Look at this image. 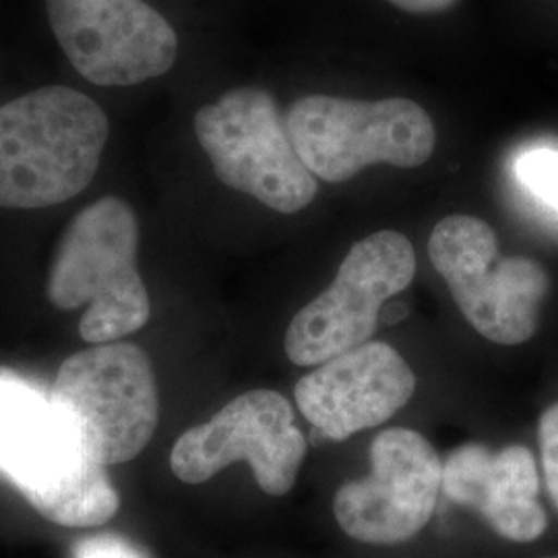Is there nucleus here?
I'll use <instances>...</instances> for the list:
<instances>
[{"mask_svg": "<svg viewBox=\"0 0 558 558\" xmlns=\"http://www.w3.org/2000/svg\"><path fill=\"white\" fill-rule=\"evenodd\" d=\"M0 472L57 525L98 527L119 513V493L106 468L71 437L50 393L2 366Z\"/></svg>", "mask_w": 558, "mask_h": 558, "instance_id": "1", "label": "nucleus"}, {"mask_svg": "<svg viewBox=\"0 0 558 558\" xmlns=\"http://www.w3.org/2000/svg\"><path fill=\"white\" fill-rule=\"evenodd\" d=\"M110 120L89 96L48 85L0 106V207L77 197L100 168Z\"/></svg>", "mask_w": 558, "mask_h": 558, "instance_id": "2", "label": "nucleus"}, {"mask_svg": "<svg viewBox=\"0 0 558 558\" xmlns=\"http://www.w3.org/2000/svg\"><path fill=\"white\" fill-rule=\"evenodd\" d=\"M140 221L119 197L80 211L62 232L48 271L46 294L62 311L87 304L80 320L87 343H110L149 320V294L137 269Z\"/></svg>", "mask_w": 558, "mask_h": 558, "instance_id": "3", "label": "nucleus"}, {"mask_svg": "<svg viewBox=\"0 0 558 558\" xmlns=\"http://www.w3.org/2000/svg\"><path fill=\"white\" fill-rule=\"evenodd\" d=\"M50 401L71 437L104 468L137 458L160 420L151 362L133 343H100L64 360Z\"/></svg>", "mask_w": 558, "mask_h": 558, "instance_id": "4", "label": "nucleus"}, {"mask_svg": "<svg viewBox=\"0 0 558 558\" xmlns=\"http://www.w3.org/2000/svg\"><path fill=\"white\" fill-rule=\"evenodd\" d=\"M428 257L482 338L521 345L538 333L550 276L536 259L502 257L486 221L461 214L442 218L428 240Z\"/></svg>", "mask_w": 558, "mask_h": 558, "instance_id": "5", "label": "nucleus"}, {"mask_svg": "<svg viewBox=\"0 0 558 558\" xmlns=\"http://www.w3.org/2000/svg\"><path fill=\"white\" fill-rule=\"evenodd\" d=\"M286 129L304 166L333 184L354 179L373 163L418 168L437 145L430 114L408 98L306 96L290 106Z\"/></svg>", "mask_w": 558, "mask_h": 558, "instance_id": "6", "label": "nucleus"}, {"mask_svg": "<svg viewBox=\"0 0 558 558\" xmlns=\"http://www.w3.org/2000/svg\"><path fill=\"white\" fill-rule=\"evenodd\" d=\"M195 133L216 177L279 214H299L319 193L300 160L274 96L239 87L195 114Z\"/></svg>", "mask_w": 558, "mask_h": 558, "instance_id": "7", "label": "nucleus"}, {"mask_svg": "<svg viewBox=\"0 0 558 558\" xmlns=\"http://www.w3.org/2000/svg\"><path fill=\"white\" fill-rule=\"evenodd\" d=\"M416 276L412 242L396 230L359 240L339 265L333 283L300 308L283 339L288 359L319 366L371 341L383 304L403 292Z\"/></svg>", "mask_w": 558, "mask_h": 558, "instance_id": "8", "label": "nucleus"}, {"mask_svg": "<svg viewBox=\"0 0 558 558\" xmlns=\"http://www.w3.org/2000/svg\"><path fill=\"white\" fill-rule=\"evenodd\" d=\"M306 439L294 424L290 401L278 391H246L220 412L180 435L170 468L186 484H203L228 465L246 461L260 490L283 497L299 478Z\"/></svg>", "mask_w": 558, "mask_h": 558, "instance_id": "9", "label": "nucleus"}, {"mask_svg": "<svg viewBox=\"0 0 558 558\" xmlns=\"http://www.w3.org/2000/svg\"><path fill=\"white\" fill-rule=\"evenodd\" d=\"M48 21L69 62L101 87H126L166 75L179 36L143 0H46Z\"/></svg>", "mask_w": 558, "mask_h": 558, "instance_id": "10", "label": "nucleus"}, {"mask_svg": "<svg viewBox=\"0 0 558 558\" xmlns=\"http://www.w3.org/2000/svg\"><path fill=\"white\" fill-rule=\"evenodd\" d=\"M371 476L339 486L333 515L362 544L396 546L418 536L442 490V463L416 430L387 428L371 445Z\"/></svg>", "mask_w": 558, "mask_h": 558, "instance_id": "11", "label": "nucleus"}, {"mask_svg": "<svg viewBox=\"0 0 558 558\" xmlns=\"http://www.w3.org/2000/svg\"><path fill=\"white\" fill-rule=\"evenodd\" d=\"M414 391L416 375L398 350L366 341L304 375L294 396L323 437L345 440L396 416Z\"/></svg>", "mask_w": 558, "mask_h": 558, "instance_id": "12", "label": "nucleus"}, {"mask_svg": "<svg viewBox=\"0 0 558 558\" xmlns=\"http://www.w3.org/2000/svg\"><path fill=\"white\" fill-rule=\"evenodd\" d=\"M442 493L509 544H536L550 527L538 459L525 445L499 451L480 442L459 447L442 463Z\"/></svg>", "mask_w": 558, "mask_h": 558, "instance_id": "13", "label": "nucleus"}, {"mask_svg": "<svg viewBox=\"0 0 558 558\" xmlns=\"http://www.w3.org/2000/svg\"><path fill=\"white\" fill-rule=\"evenodd\" d=\"M518 179L536 199L558 214V151L532 149L519 156Z\"/></svg>", "mask_w": 558, "mask_h": 558, "instance_id": "14", "label": "nucleus"}, {"mask_svg": "<svg viewBox=\"0 0 558 558\" xmlns=\"http://www.w3.org/2000/svg\"><path fill=\"white\" fill-rule=\"evenodd\" d=\"M538 465L544 493L558 515V401L539 414Z\"/></svg>", "mask_w": 558, "mask_h": 558, "instance_id": "15", "label": "nucleus"}, {"mask_svg": "<svg viewBox=\"0 0 558 558\" xmlns=\"http://www.w3.org/2000/svg\"><path fill=\"white\" fill-rule=\"evenodd\" d=\"M75 558H145L140 550L117 536H94L75 548Z\"/></svg>", "mask_w": 558, "mask_h": 558, "instance_id": "16", "label": "nucleus"}, {"mask_svg": "<svg viewBox=\"0 0 558 558\" xmlns=\"http://www.w3.org/2000/svg\"><path fill=\"white\" fill-rule=\"evenodd\" d=\"M405 13L414 15H428V13H442L456 7L459 0H389Z\"/></svg>", "mask_w": 558, "mask_h": 558, "instance_id": "17", "label": "nucleus"}, {"mask_svg": "<svg viewBox=\"0 0 558 558\" xmlns=\"http://www.w3.org/2000/svg\"><path fill=\"white\" fill-rule=\"evenodd\" d=\"M544 558H558V555H550V557H544Z\"/></svg>", "mask_w": 558, "mask_h": 558, "instance_id": "18", "label": "nucleus"}]
</instances>
